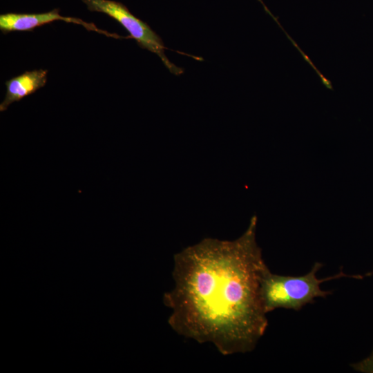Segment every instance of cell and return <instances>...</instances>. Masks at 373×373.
I'll list each match as a JSON object with an SVG mask.
<instances>
[{
  "instance_id": "cell-1",
  "label": "cell",
  "mask_w": 373,
  "mask_h": 373,
  "mask_svg": "<svg viewBox=\"0 0 373 373\" xmlns=\"http://www.w3.org/2000/svg\"><path fill=\"white\" fill-rule=\"evenodd\" d=\"M256 216L233 240L206 238L173 256L174 285L163 296L179 335L212 343L224 356L254 350L268 326L260 279L268 269L256 238Z\"/></svg>"
},
{
  "instance_id": "cell-2",
  "label": "cell",
  "mask_w": 373,
  "mask_h": 373,
  "mask_svg": "<svg viewBox=\"0 0 373 373\" xmlns=\"http://www.w3.org/2000/svg\"><path fill=\"white\" fill-rule=\"evenodd\" d=\"M323 264L315 262L307 274L299 276H283L273 274L268 268L260 279V296L264 309L267 314L278 308L300 310L305 305L314 303L317 297L325 298L331 291L321 289L325 281L353 277L343 271L325 278L318 279L317 271Z\"/></svg>"
},
{
  "instance_id": "cell-3",
  "label": "cell",
  "mask_w": 373,
  "mask_h": 373,
  "mask_svg": "<svg viewBox=\"0 0 373 373\" xmlns=\"http://www.w3.org/2000/svg\"><path fill=\"white\" fill-rule=\"evenodd\" d=\"M91 12L104 13L121 24L134 39L137 45L157 55L167 69L175 75H181L183 70L167 58L168 49L161 37L148 23L136 17L123 3L112 0H81Z\"/></svg>"
},
{
  "instance_id": "cell-4",
  "label": "cell",
  "mask_w": 373,
  "mask_h": 373,
  "mask_svg": "<svg viewBox=\"0 0 373 373\" xmlns=\"http://www.w3.org/2000/svg\"><path fill=\"white\" fill-rule=\"evenodd\" d=\"M55 21H62L84 26L88 30L95 31L107 37L120 38L119 35L99 29L94 23L86 22L81 19L61 16L59 9L55 8L42 13L8 12L0 15V30L3 34L11 32H30L36 28Z\"/></svg>"
},
{
  "instance_id": "cell-5",
  "label": "cell",
  "mask_w": 373,
  "mask_h": 373,
  "mask_svg": "<svg viewBox=\"0 0 373 373\" xmlns=\"http://www.w3.org/2000/svg\"><path fill=\"white\" fill-rule=\"evenodd\" d=\"M47 70L38 69L26 71L7 80L5 82L6 93L0 104V111H5L11 104L20 101L44 87L47 82Z\"/></svg>"
},
{
  "instance_id": "cell-6",
  "label": "cell",
  "mask_w": 373,
  "mask_h": 373,
  "mask_svg": "<svg viewBox=\"0 0 373 373\" xmlns=\"http://www.w3.org/2000/svg\"><path fill=\"white\" fill-rule=\"evenodd\" d=\"M350 366L359 372L373 373V349L367 357L357 363L351 364Z\"/></svg>"
}]
</instances>
